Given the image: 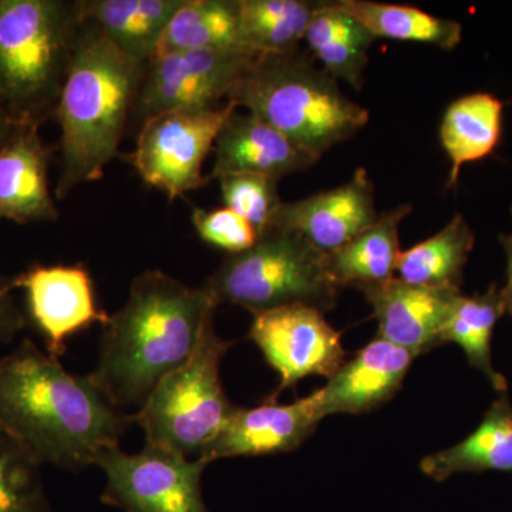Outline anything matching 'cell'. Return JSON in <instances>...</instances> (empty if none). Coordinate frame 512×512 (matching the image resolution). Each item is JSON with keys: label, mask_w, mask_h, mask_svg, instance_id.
Segmentation results:
<instances>
[{"label": "cell", "mask_w": 512, "mask_h": 512, "mask_svg": "<svg viewBox=\"0 0 512 512\" xmlns=\"http://www.w3.org/2000/svg\"><path fill=\"white\" fill-rule=\"evenodd\" d=\"M133 416L117 409L89 375H70L57 357L25 339L0 357V434L40 464L79 473L120 444Z\"/></svg>", "instance_id": "6da1fadb"}, {"label": "cell", "mask_w": 512, "mask_h": 512, "mask_svg": "<svg viewBox=\"0 0 512 512\" xmlns=\"http://www.w3.org/2000/svg\"><path fill=\"white\" fill-rule=\"evenodd\" d=\"M217 308L207 286L190 288L160 269L144 271L123 308L104 323L90 379L117 409L143 406L158 382L187 362Z\"/></svg>", "instance_id": "7a4b0ae2"}, {"label": "cell", "mask_w": 512, "mask_h": 512, "mask_svg": "<svg viewBox=\"0 0 512 512\" xmlns=\"http://www.w3.org/2000/svg\"><path fill=\"white\" fill-rule=\"evenodd\" d=\"M146 64L114 45L92 23L82 22L53 113L60 127L59 200L79 185L101 180L119 154Z\"/></svg>", "instance_id": "3957f363"}, {"label": "cell", "mask_w": 512, "mask_h": 512, "mask_svg": "<svg viewBox=\"0 0 512 512\" xmlns=\"http://www.w3.org/2000/svg\"><path fill=\"white\" fill-rule=\"evenodd\" d=\"M228 101L271 124L319 158L369 123V111L301 50L258 56Z\"/></svg>", "instance_id": "277c9868"}, {"label": "cell", "mask_w": 512, "mask_h": 512, "mask_svg": "<svg viewBox=\"0 0 512 512\" xmlns=\"http://www.w3.org/2000/svg\"><path fill=\"white\" fill-rule=\"evenodd\" d=\"M82 29L76 2L0 0V110L52 119Z\"/></svg>", "instance_id": "5b68a950"}, {"label": "cell", "mask_w": 512, "mask_h": 512, "mask_svg": "<svg viewBox=\"0 0 512 512\" xmlns=\"http://www.w3.org/2000/svg\"><path fill=\"white\" fill-rule=\"evenodd\" d=\"M232 345L218 336L211 313L187 362L164 376L133 416L146 444L188 458L210 448L235 409L221 380L222 359Z\"/></svg>", "instance_id": "8992f818"}, {"label": "cell", "mask_w": 512, "mask_h": 512, "mask_svg": "<svg viewBox=\"0 0 512 512\" xmlns=\"http://www.w3.org/2000/svg\"><path fill=\"white\" fill-rule=\"evenodd\" d=\"M204 285L218 305L232 303L252 315L288 305L330 311L339 291L325 252L288 229H271L248 251L229 255Z\"/></svg>", "instance_id": "52a82bcc"}, {"label": "cell", "mask_w": 512, "mask_h": 512, "mask_svg": "<svg viewBox=\"0 0 512 512\" xmlns=\"http://www.w3.org/2000/svg\"><path fill=\"white\" fill-rule=\"evenodd\" d=\"M237 110L225 101L207 109L164 111L141 123L137 146L126 160L144 184L174 201L210 183L202 173L225 120Z\"/></svg>", "instance_id": "ba28073f"}, {"label": "cell", "mask_w": 512, "mask_h": 512, "mask_svg": "<svg viewBox=\"0 0 512 512\" xmlns=\"http://www.w3.org/2000/svg\"><path fill=\"white\" fill-rule=\"evenodd\" d=\"M210 464L150 444L137 454L114 444L94 461L107 477L101 503L123 512H210L201 485Z\"/></svg>", "instance_id": "9c48e42d"}, {"label": "cell", "mask_w": 512, "mask_h": 512, "mask_svg": "<svg viewBox=\"0 0 512 512\" xmlns=\"http://www.w3.org/2000/svg\"><path fill=\"white\" fill-rule=\"evenodd\" d=\"M256 57L245 47L156 53L131 114L143 123L164 111L220 106Z\"/></svg>", "instance_id": "30bf717a"}, {"label": "cell", "mask_w": 512, "mask_h": 512, "mask_svg": "<svg viewBox=\"0 0 512 512\" xmlns=\"http://www.w3.org/2000/svg\"><path fill=\"white\" fill-rule=\"evenodd\" d=\"M249 339L281 379L272 399L305 377L329 379L345 363L340 333L313 306L288 305L256 313Z\"/></svg>", "instance_id": "8fae6325"}, {"label": "cell", "mask_w": 512, "mask_h": 512, "mask_svg": "<svg viewBox=\"0 0 512 512\" xmlns=\"http://www.w3.org/2000/svg\"><path fill=\"white\" fill-rule=\"evenodd\" d=\"M16 276L29 318L45 339L46 352L57 359L66 352L67 339L109 319L97 306L92 275L83 265H33Z\"/></svg>", "instance_id": "7c38bea8"}, {"label": "cell", "mask_w": 512, "mask_h": 512, "mask_svg": "<svg viewBox=\"0 0 512 512\" xmlns=\"http://www.w3.org/2000/svg\"><path fill=\"white\" fill-rule=\"evenodd\" d=\"M323 419L319 390L289 404L269 397L252 409L235 407L220 436L201 457L212 463L228 457L289 453L308 440Z\"/></svg>", "instance_id": "4fadbf2b"}, {"label": "cell", "mask_w": 512, "mask_h": 512, "mask_svg": "<svg viewBox=\"0 0 512 512\" xmlns=\"http://www.w3.org/2000/svg\"><path fill=\"white\" fill-rule=\"evenodd\" d=\"M379 215L372 180L365 168H357L348 183L284 202L272 229L298 232L313 247L330 254L375 224Z\"/></svg>", "instance_id": "5bb4252c"}, {"label": "cell", "mask_w": 512, "mask_h": 512, "mask_svg": "<svg viewBox=\"0 0 512 512\" xmlns=\"http://www.w3.org/2000/svg\"><path fill=\"white\" fill-rule=\"evenodd\" d=\"M379 323V336L414 356L443 345V332L460 289L429 288L394 278L363 293Z\"/></svg>", "instance_id": "9a60e30c"}, {"label": "cell", "mask_w": 512, "mask_h": 512, "mask_svg": "<svg viewBox=\"0 0 512 512\" xmlns=\"http://www.w3.org/2000/svg\"><path fill=\"white\" fill-rule=\"evenodd\" d=\"M39 128L20 121L0 147V220L25 225L59 218L49 184L55 147L47 146Z\"/></svg>", "instance_id": "2e32d148"}, {"label": "cell", "mask_w": 512, "mask_h": 512, "mask_svg": "<svg viewBox=\"0 0 512 512\" xmlns=\"http://www.w3.org/2000/svg\"><path fill=\"white\" fill-rule=\"evenodd\" d=\"M214 153L210 181L227 174H258L281 180L285 175L308 170L319 161L271 124L237 110L221 127Z\"/></svg>", "instance_id": "e0dca14e"}, {"label": "cell", "mask_w": 512, "mask_h": 512, "mask_svg": "<svg viewBox=\"0 0 512 512\" xmlns=\"http://www.w3.org/2000/svg\"><path fill=\"white\" fill-rule=\"evenodd\" d=\"M414 359L406 349L376 338L319 389L323 416L367 413L389 402L402 387Z\"/></svg>", "instance_id": "ac0fdd59"}, {"label": "cell", "mask_w": 512, "mask_h": 512, "mask_svg": "<svg viewBox=\"0 0 512 512\" xmlns=\"http://www.w3.org/2000/svg\"><path fill=\"white\" fill-rule=\"evenodd\" d=\"M412 210V205L403 204L383 212L375 224L326 254L330 278L339 289L356 288L365 293L396 278L402 255L399 228Z\"/></svg>", "instance_id": "d6986e66"}, {"label": "cell", "mask_w": 512, "mask_h": 512, "mask_svg": "<svg viewBox=\"0 0 512 512\" xmlns=\"http://www.w3.org/2000/svg\"><path fill=\"white\" fill-rule=\"evenodd\" d=\"M420 470L440 483L456 474L484 471L512 476V406L508 393L498 394L480 426L467 439L424 457Z\"/></svg>", "instance_id": "ffe728a7"}, {"label": "cell", "mask_w": 512, "mask_h": 512, "mask_svg": "<svg viewBox=\"0 0 512 512\" xmlns=\"http://www.w3.org/2000/svg\"><path fill=\"white\" fill-rule=\"evenodd\" d=\"M504 103L491 93H471L454 100L444 111L440 143L450 160L447 190L456 187L461 168L484 160L503 137Z\"/></svg>", "instance_id": "44dd1931"}, {"label": "cell", "mask_w": 512, "mask_h": 512, "mask_svg": "<svg viewBox=\"0 0 512 512\" xmlns=\"http://www.w3.org/2000/svg\"><path fill=\"white\" fill-rule=\"evenodd\" d=\"M183 0H79L82 22L92 23L114 45L148 62Z\"/></svg>", "instance_id": "7402d4cb"}, {"label": "cell", "mask_w": 512, "mask_h": 512, "mask_svg": "<svg viewBox=\"0 0 512 512\" xmlns=\"http://www.w3.org/2000/svg\"><path fill=\"white\" fill-rule=\"evenodd\" d=\"M375 36L333 2H322L309 23L305 39L309 55L333 79L360 90L365 83L369 49Z\"/></svg>", "instance_id": "603a6c76"}, {"label": "cell", "mask_w": 512, "mask_h": 512, "mask_svg": "<svg viewBox=\"0 0 512 512\" xmlns=\"http://www.w3.org/2000/svg\"><path fill=\"white\" fill-rule=\"evenodd\" d=\"M476 235L466 218L454 215L436 235L400 255L396 278L429 288L460 289Z\"/></svg>", "instance_id": "cb8c5ba5"}, {"label": "cell", "mask_w": 512, "mask_h": 512, "mask_svg": "<svg viewBox=\"0 0 512 512\" xmlns=\"http://www.w3.org/2000/svg\"><path fill=\"white\" fill-rule=\"evenodd\" d=\"M322 2L238 0L239 42L255 55L296 52Z\"/></svg>", "instance_id": "d4e9b609"}, {"label": "cell", "mask_w": 512, "mask_h": 512, "mask_svg": "<svg viewBox=\"0 0 512 512\" xmlns=\"http://www.w3.org/2000/svg\"><path fill=\"white\" fill-rule=\"evenodd\" d=\"M340 10L355 18L375 39L423 43L453 50L463 39V26L453 19L439 18L419 8L370 0H339L333 2Z\"/></svg>", "instance_id": "484cf974"}, {"label": "cell", "mask_w": 512, "mask_h": 512, "mask_svg": "<svg viewBox=\"0 0 512 512\" xmlns=\"http://www.w3.org/2000/svg\"><path fill=\"white\" fill-rule=\"evenodd\" d=\"M507 315L500 289L493 284L484 293L460 295L443 332L444 343H456L463 349L468 363L490 380L498 393L507 392V379L493 366L491 340L498 320Z\"/></svg>", "instance_id": "4316f807"}, {"label": "cell", "mask_w": 512, "mask_h": 512, "mask_svg": "<svg viewBox=\"0 0 512 512\" xmlns=\"http://www.w3.org/2000/svg\"><path fill=\"white\" fill-rule=\"evenodd\" d=\"M234 47H242L238 0H183L165 28L156 53Z\"/></svg>", "instance_id": "83f0119b"}, {"label": "cell", "mask_w": 512, "mask_h": 512, "mask_svg": "<svg viewBox=\"0 0 512 512\" xmlns=\"http://www.w3.org/2000/svg\"><path fill=\"white\" fill-rule=\"evenodd\" d=\"M0 512H55L42 464L18 441L0 434Z\"/></svg>", "instance_id": "f1b7e54d"}, {"label": "cell", "mask_w": 512, "mask_h": 512, "mask_svg": "<svg viewBox=\"0 0 512 512\" xmlns=\"http://www.w3.org/2000/svg\"><path fill=\"white\" fill-rule=\"evenodd\" d=\"M224 207L237 212L255 229L259 238L274 228L284 201L276 178L258 174H227L217 178Z\"/></svg>", "instance_id": "f546056e"}, {"label": "cell", "mask_w": 512, "mask_h": 512, "mask_svg": "<svg viewBox=\"0 0 512 512\" xmlns=\"http://www.w3.org/2000/svg\"><path fill=\"white\" fill-rule=\"evenodd\" d=\"M191 221L205 244L222 249L229 255L248 251L259 239L252 225L227 207L214 210L194 208Z\"/></svg>", "instance_id": "4dcf8cb0"}, {"label": "cell", "mask_w": 512, "mask_h": 512, "mask_svg": "<svg viewBox=\"0 0 512 512\" xmlns=\"http://www.w3.org/2000/svg\"><path fill=\"white\" fill-rule=\"evenodd\" d=\"M18 276L0 274V342L10 343L26 328L28 318L16 302Z\"/></svg>", "instance_id": "1f68e13d"}, {"label": "cell", "mask_w": 512, "mask_h": 512, "mask_svg": "<svg viewBox=\"0 0 512 512\" xmlns=\"http://www.w3.org/2000/svg\"><path fill=\"white\" fill-rule=\"evenodd\" d=\"M500 242L503 245L505 256H507V282L500 292L505 312L512 316V234L500 235Z\"/></svg>", "instance_id": "d6a6232c"}, {"label": "cell", "mask_w": 512, "mask_h": 512, "mask_svg": "<svg viewBox=\"0 0 512 512\" xmlns=\"http://www.w3.org/2000/svg\"><path fill=\"white\" fill-rule=\"evenodd\" d=\"M20 121L13 119L6 111L0 110V147L9 140Z\"/></svg>", "instance_id": "836d02e7"}]
</instances>
